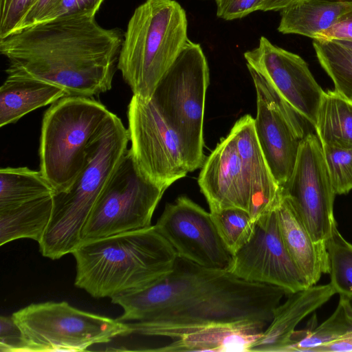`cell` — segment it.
Wrapping results in <instances>:
<instances>
[{"instance_id": "obj_1", "label": "cell", "mask_w": 352, "mask_h": 352, "mask_svg": "<svg viewBox=\"0 0 352 352\" xmlns=\"http://www.w3.org/2000/svg\"><path fill=\"white\" fill-rule=\"evenodd\" d=\"M96 14L58 17L0 40L6 73L34 77L68 96L92 97L111 89L124 34L106 29Z\"/></svg>"}, {"instance_id": "obj_2", "label": "cell", "mask_w": 352, "mask_h": 352, "mask_svg": "<svg viewBox=\"0 0 352 352\" xmlns=\"http://www.w3.org/2000/svg\"><path fill=\"white\" fill-rule=\"evenodd\" d=\"M72 254L76 287L94 298L143 288L170 273L177 258L155 226L83 241Z\"/></svg>"}, {"instance_id": "obj_3", "label": "cell", "mask_w": 352, "mask_h": 352, "mask_svg": "<svg viewBox=\"0 0 352 352\" xmlns=\"http://www.w3.org/2000/svg\"><path fill=\"white\" fill-rule=\"evenodd\" d=\"M288 294L280 287L238 278L221 289L144 320L127 322L128 335L162 338L170 343L212 327H239L263 331L271 322L274 309Z\"/></svg>"}, {"instance_id": "obj_4", "label": "cell", "mask_w": 352, "mask_h": 352, "mask_svg": "<svg viewBox=\"0 0 352 352\" xmlns=\"http://www.w3.org/2000/svg\"><path fill=\"white\" fill-rule=\"evenodd\" d=\"M128 130L111 113L87 148L80 175L66 190L52 195L47 230L38 243L43 256L52 260L70 254L82 243L84 226L107 182L128 150Z\"/></svg>"}, {"instance_id": "obj_5", "label": "cell", "mask_w": 352, "mask_h": 352, "mask_svg": "<svg viewBox=\"0 0 352 352\" xmlns=\"http://www.w3.org/2000/svg\"><path fill=\"white\" fill-rule=\"evenodd\" d=\"M188 21L175 0H146L130 18L117 68L133 95L149 100L188 40Z\"/></svg>"}, {"instance_id": "obj_6", "label": "cell", "mask_w": 352, "mask_h": 352, "mask_svg": "<svg viewBox=\"0 0 352 352\" xmlns=\"http://www.w3.org/2000/svg\"><path fill=\"white\" fill-rule=\"evenodd\" d=\"M111 112L91 97L67 96L43 116L41 172L56 192L68 189L84 169L87 148Z\"/></svg>"}, {"instance_id": "obj_7", "label": "cell", "mask_w": 352, "mask_h": 352, "mask_svg": "<svg viewBox=\"0 0 352 352\" xmlns=\"http://www.w3.org/2000/svg\"><path fill=\"white\" fill-rule=\"evenodd\" d=\"M208 84L202 48L188 39L150 99L175 133L190 172L205 161L203 126Z\"/></svg>"}, {"instance_id": "obj_8", "label": "cell", "mask_w": 352, "mask_h": 352, "mask_svg": "<svg viewBox=\"0 0 352 352\" xmlns=\"http://www.w3.org/2000/svg\"><path fill=\"white\" fill-rule=\"evenodd\" d=\"M12 316L22 333L23 352L84 351L129 332L126 322L67 302L32 303Z\"/></svg>"}, {"instance_id": "obj_9", "label": "cell", "mask_w": 352, "mask_h": 352, "mask_svg": "<svg viewBox=\"0 0 352 352\" xmlns=\"http://www.w3.org/2000/svg\"><path fill=\"white\" fill-rule=\"evenodd\" d=\"M166 189L142 173L129 148L96 202L82 230V242L151 226Z\"/></svg>"}, {"instance_id": "obj_10", "label": "cell", "mask_w": 352, "mask_h": 352, "mask_svg": "<svg viewBox=\"0 0 352 352\" xmlns=\"http://www.w3.org/2000/svg\"><path fill=\"white\" fill-rule=\"evenodd\" d=\"M256 93V135L271 170L280 188L294 170L307 122L279 96L259 72L247 66Z\"/></svg>"}, {"instance_id": "obj_11", "label": "cell", "mask_w": 352, "mask_h": 352, "mask_svg": "<svg viewBox=\"0 0 352 352\" xmlns=\"http://www.w3.org/2000/svg\"><path fill=\"white\" fill-rule=\"evenodd\" d=\"M237 277L228 271L211 270L177 256L173 270L153 283L114 296L111 302L123 309L118 320H144L197 296L221 289Z\"/></svg>"}, {"instance_id": "obj_12", "label": "cell", "mask_w": 352, "mask_h": 352, "mask_svg": "<svg viewBox=\"0 0 352 352\" xmlns=\"http://www.w3.org/2000/svg\"><path fill=\"white\" fill-rule=\"evenodd\" d=\"M280 190L314 241L326 245L337 226L333 215L336 195L316 135L309 132L302 139L292 174Z\"/></svg>"}, {"instance_id": "obj_13", "label": "cell", "mask_w": 352, "mask_h": 352, "mask_svg": "<svg viewBox=\"0 0 352 352\" xmlns=\"http://www.w3.org/2000/svg\"><path fill=\"white\" fill-rule=\"evenodd\" d=\"M127 115L129 150L144 175L168 188L190 172L175 133L151 100L133 95Z\"/></svg>"}, {"instance_id": "obj_14", "label": "cell", "mask_w": 352, "mask_h": 352, "mask_svg": "<svg viewBox=\"0 0 352 352\" xmlns=\"http://www.w3.org/2000/svg\"><path fill=\"white\" fill-rule=\"evenodd\" d=\"M228 272L242 280L280 287L289 293L310 287L284 243L276 204L256 221L250 239L232 256Z\"/></svg>"}, {"instance_id": "obj_15", "label": "cell", "mask_w": 352, "mask_h": 352, "mask_svg": "<svg viewBox=\"0 0 352 352\" xmlns=\"http://www.w3.org/2000/svg\"><path fill=\"white\" fill-rule=\"evenodd\" d=\"M177 256L205 268L228 271L232 255L211 214L186 196L167 204L155 225Z\"/></svg>"}, {"instance_id": "obj_16", "label": "cell", "mask_w": 352, "mask_h": 352, "mask_svg": "<svg viewBox=\"0 0 352 352\" xmlns=\"http://www.w3.org/2000/svg\"><path fill=\"white\" fill-rule=\"evenodd\" d=\"M247 66L259 72L283 100L314 128L324 91L298 54L261 36L256 47L244 53Z\"/></svg>"}, {"instance_id": "obj_17", "label": "cell", "mask_w": 352, "mask_h": 352, "mask_svg": "<svg viewBox=\"0 0 352 352\" xmlns=\"http://www.w3.org/2000/svg\"><path fill=\"white\" fill-rule=\"evenodd\" d=\"M210 211L237 208L252 214V198L236 143L229 133L205 160L198 177Z\"/></svg>"}, {"instance_id": "obj_18", "label": "cell", "mask_w": 352, "mask_h": 352, "mask_svg": "<svg viewBox=\"0 0 352 352\" xmlns=\"http://www.w3.org/2000/svg\"><path fill=\"white\" fill-rule=\"evenodd\" d=\"M230 134L235 141L241 166L252 198V214L256 221L275 206L280 187L276 182L258 143L254 118L245 115L234 124Z\"/></svg>"}, {"instance_id": "obj_19", "label": "cell", "mask_w": 352, "mask_h": 352, "mask_svg": "<svg viewBox=\"0 0 352 352\" xmlns=\"http://www.w3.org/2000/svg\"><path fill=\"white\" fill-rule=\"evenodd\" d=\"M335 294L330 283L288 294L286 300L274 309L271 322L252 344L250 352H287L297 325Z\"/></svg>"}, {"instance_id": "obj_20", "label": "cell", "mask_w": 352, "mask_h": 352, "mask_svg": "<svg viewBox=\"0 0 352 352\" xmlns=\"http://www.w3.org/2000/svg\"><path fill=\"white\" fill-rule=\"evenodd\" d=\"M276 211L281 236L289 255L308 285H315L322 274H329L326 245L314 241L280 190Z\"/></svg>"}, {"instance_id": "obj_21", "label": "cell", "mask_w": 352, "mask_h": 352, "mask_svg": "<svg viewBox=\"0 0 352 352\" xmlns=\"http://www.w3.org/2000/svg\"><path fill=\"white\" fill-rule=\"evenodd\" d=\"M0 88V126L68 96L61 87L34 77L9 73Z\"/></svg>"}, {"instance_id": "obj_22", "label": "cell", "mask_w": 352, "mask_h": 352, "mask_svg": "<svg viewBox=\"0 0 352 352\" xmlns=\"http://www.w3.org/2000/svg\"><path fill=\"white\" fill-rule=\"evenodd\" d=\"M352 5L319 0H296L280 10L278 31L294 34L313 40L321 32L331 27Z\"/></svg>"}, {"instance_id": "obj_23", "label": "cell", "mask_w": 352, "mask_h": 352, "mask_svg": "<svg viewBox=\"0 0 352 352\" xmlns=\"http://www.w3.org/2000/svg\"><path fill=\"white\" fill-rule=\"evenodd\" d=\"M262 331L247 327H212L186 335L164 346L160 351L250 352Z\"/></svg>"}, {"instance_id": "obj_24", "label": "cell", "mask_w": 352, "mask_h": 352, "mask_svg": "<svg viewBox=\"0 0 352 352\" xmlns=\"http://www.w3.org/2000/svg\"><path fill=\"white\" fill-rule=\"evenodd\" d=\"M52 195L0 210V245L19 239H42L51 219Z\"/></svg>"}, {"instance_id": "obj_25", "label": "cell", "mask_w": 352, "mask_h": 352, "mask_svg": "<svg viewBox=\"0 0 352 352\" xmlns=\"http://www.w3.org/2000/svg\"><path fill=\"white\" fill-rule=\"evenodd\" d=\"M314 129L321 145L352 148V99L335 89L324 91Z\"/></svg>"}, {"instance_id": "obj_26", "label": "cell", "mask_w": 352, "mask_h": 352, "mask_svg": "<svg viewBox=\"0 0 352 352\" xmlns=\"http://www.w3.org/2000/svg\"><path fill=\"white\" fill-rule=\"evenodd\" d=\"M54 193V189L41 170L28 167H7L0 170V210Z\"/></svg>"}, {"instance_id": "obj_27", "label": "cell", "mask_w": 352, "mask_h": 352, "mask_svg": "<svg viewBox=\"0 0 352 352\" xmlns=\"http://www.w3.org/2000/svg\"><path fill=\"white\" fill-rule=\"evenodd\" d=\"M352 331V296L340 295L333 313L314 329L295 331L287 352H311L322 344L334 341Z\"/></svg>"}, {"instance_id": "obj_28", "label": "cell", "mask_w": 352, "mask_h": 352, "mask_svg": "<svg viewBox=\"0 0 352 352\" xmlns=\"http://www.w3.org/2000/svg\"><path fill=\"white\" fill-rule=\"evenodd\" d=\"M313 46L334 89L352 99V50L333 40H314Z\"/></svg>"}, {"instance_id": "obj_29", "label": "cell", "mask_w": 352, "mask_h": 352, "mask_svg": "<svg viewBox=\"0 0 352 352\" xmlns=\"http://www.w3.org/2000/svg\"><path fill=\"white\" fill-rule=\"evenodd\" d=\"M210 212L222 241L233 256L250 239L256 222L248 212L237 208Z\"/></svg>"}, {"instance_id": "obj_30", "label": "cell", "mask_w": 352, "mask_h": 352, "mask_svg": "<svg viewBox=\"0 0 352 352\" xmlns=\"http://www.w3.org/2000/svg\"><path fill=\"white\" fill-rule=\"evenodd\" d=\"M329 261L330 284L339 295L352 296V244L337 226L326 243Z\"/></svg>"}, {"instance_id": "obj_31", "label": "cell", "mask_w": 352, "mask_h": 352, "mask_svg": "<svg viewBox=\"0 0 352 352\" xmlns=\"http://www.w3.org/2000/svg\"><path fill=\"white\" fill-rule=\"evenodd\" d=\"M328 175L336 195L352 190V148L342 149L322 145Z\"/></svg>"}, {"instance_id": "obj_32", "label": "cell", "mask_w": 352, "mask_h": 352, "mask_svg": "<svg viewBox=\"0 0 352 352\" xmlns=\"http://www.w3.org/2000/svg\"><path fill=\"white\" fill-rule=\"evenodd\" d=\"M38 0H0V40L16 32Z\"/></svg>"}, {"instance_id": "obj_33", "label": "cell", "mask_w": 352, "mask_h": 352, "mask_svg": "<svg viewBox=\"0 0 352 352\" xmlns=\"http://www.w3.org/2000/svg\"><path fill=\"white\" fill-rule=\"evenodd\" d=\"M265 0H214L217 16L226 21L241 19L260 10Z\"/></svg>"}, {"instance_id": "obj_34", "label": "cell", "mask_w": 352, "mask_h": 352, "mask_svg": "<svg viewBox=\"0 0 352 352\" xmlns=\"http://www.w3.org/2000/svg\"><path fill=\"white\" fill-rule=\"evenodd\" d=\"M21 331L12 316L0 318V351L23 352Z\"/></svg>"}, {"instance_id": "obj_35", "label": "cell", "mask_w": 352, "mask_h": 352, "mask_svg": "<svg viewBox=\"0 0 352 352\" xmlns=\"http://www.w3.org/2000/svg\"><path fill=\"white\" fill-rule=\"evenodd\" d=\"M103 1L104 0H62L45 21L70 15L96 14Z\"/></svg>"}, {"instance_id": "obj_36", "label": "cell", "mask_w": 352, "mask_h": 352, "mask_svg": "<svg viewBox=\"0 0 352 352\" xmlns=\"http://www.w3.org/2000/svg\"><path fill=\"white\" fill-rule=\"evenodd\" d=\"M61 1L38 0L23 19L17 31L45 22L58 8Z\"/></svg>"}, {"instance_id": "obj_37", "label": "cell", "mask_w": 352, "mask_h": 352, "mask_svg": "<svg viewBox=\"0 0 352 352\" xmlns=\"http://www.w3.org/2000/svg\"><path fill=\"white\" fill-rule=\"evenodd\" d=\"M314 40L352 41V8L342 14L331 27L320 32Z\"/></svg>"}, {"instance_id": "obj_38", "label": "cell", "mask_w": 352, "mask_h": 352, "mask_svg": "<svg viewBox=\"0 0 352 352\" xmlns=\"http://www.w3.org/2000/svg\"><path fill=\"white\" fill-rule=\"evenodd\" d=\"M311 352H352V331L334 341L314 348Z\"/></svg>"}, {"instance_id": "obj_39", "label": "cell", "mask_w": 352, "mask_h": 352, "mask_svg": "<svg viewBox=\"0 0 352 352\" xmlns=\"http://www.w3.org/2000/svg\"><path fill=\"white\" fill-rule=\"evenodd\" d=\"M296 0H265L263 3L260 10L266 11H278L281 10L288 6Z\"/></svg>"}, {"instance_id": "obj_40", "label": "cell", "mask_w": 352, "mask_h": 352, "mask_svg": "<svg viewBox=\"0 0 352 352\" xmlns=\"http://www.w3.org/2000/svg\"><path fill=\"white\" fill-rule=\"evenodd\" d=\"M322 1L333 3H343L352 5V0H319Z\"/></svg>"}, {"instance_id": "obj_41", "label": "cell", "mask_w": 352, "mask_h": 352, "mask_svg": "<svg viewBox=\"0 0 352 352\" xmlns=\"http://www.w3.org/2000/svg\"><path fill=\"white\" fill-rule=\"evenodd\" d=\"M335 41V40H333ZM346 47L352 50V41L337 40L336 41Z\"/></svg>"}]
</instances>
